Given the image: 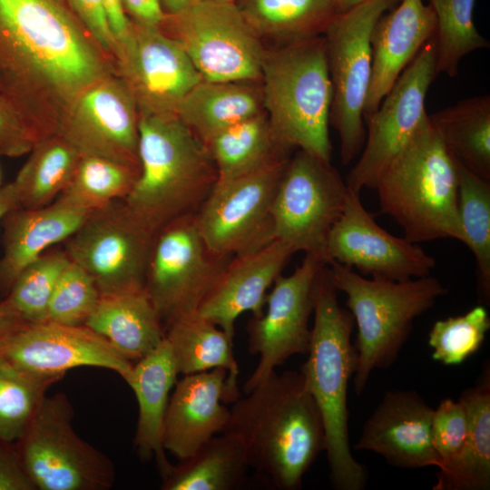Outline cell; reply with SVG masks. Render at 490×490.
Segmentation results:
<instances>
[{
  "mask_svg": "<svg viewBox=\"0 0 490 490\" xmlns=\"http://www.w3.org/2000/svg\"><path fill=\"white\" fill-rule=\"evenodd\" d=\"M113 74L69 0H0V95L37 140L58 133L79 95Z\"/></svg>",
  "mask_w": 490,
  "mask_h": 490,
  "instance_id": "obj_1",
  "label": "cell"
},
{
  "mask_svg": "<svg viewBox=\"0 0 490 490\" xmlns=\"http://www.w3.org/2000/svg\"><path fill=\"white\" fill-rule=\"evenodd\" d=\"M223 432L241 440L249 467L274 488L297 490L318 455L325 431L300 371H273L238 397Z\"/></svg>",
  "mask_w": 490,
  "mask_h": 490,
  "instance_id": "obj_2",
  "label": "cell"
},
{
  "mask_svg": "<svg viewBox=\"0 0 490 490\" xmlns=\"http://www.w3.org/2000/svg\"><path fill=\"white\" fill-rule=\"evenodd\" d=\"M337 291L325 265L316 286L308 358L299 371L322 418L332 486L362 490L368 473L350 449L347 403L348 382L357 368V351L351 341L355 322L349 310L340 307Z\"/></svg>",
  "mask_w": 490,
  "mask_h": 490,
  "instance_id": "obj_3",
  "label": "cell"
},
{
  "mask_svg": "<svg viewBox=\"0 0 490 490\" xmlns=\"http://www.w3.org/2000/svg\"><path fill=\"white\" fill-rule=\"evenodd\" d=\"M140 173L123 200L155 232L196 213L211 191L217 171L204 143L175 113H139Z\"/></svg>",
  "mask_w": 490,
  "mask_h": 490,
  "instance_id": "obj_4",
  "label": "cell"
},
{
  "mask_svg": "<svg viewBox=\"0 0 490 490\" xmlns=\"http://www.w3.org/2000/svg\"><path fill=\"white\" fill-rule=\"evenodd\" d=\"M374 189L381 211L397 221L408 240L455 239L464 242L457 212L456 162L428 114Z\"/></svg>",
  "mask_w": 490,
  "mask_h": 490,
  "instance_id": "obj_5",
  "label": "cell"
},
{
  "mask_svg": "<svg viewBox=\"0 0 490 490\" xmlns=\"http://www.w3.org/2000/svg\"><path fill=\"white\" fill-rule=\"evenodd\" d=\"M260 83L264 112L276 140L330 161L333 90L324 36L266 51Z\"/></svg>",
  "mask_w": 490,
  "mask_h": 490,
  "instance_id": "obj_6",
  "label": "cell"
},
{
  "mask_svg": "<svg viewBox=\"0 0 490 490\" xmlns=\"http://www.w3.org/2000/svg\"><path fill=\"white\" fill-rule=\"evenodd\" d=\"M328 268L333 285L346 295L358 328L353 385L359 395L374 369L394 364L415 319L434 307L447 289L431 275L395 281L368 278L337 262Z\"/></svg>",
  "mask_w": 490,
  "mask_h": 490,
  "instance_id": "obj_7",
  "label": "cell"
},
{
  "mask_svg": "<svg viewBox=\"0 0 490 490\" xmlns=\"http://www.w3.org/2000/svg\"><path fill=\"white\" fill-rule=\"evenodd\" d=\"M74 414L66 395L46 396L16 441L35 490H107L113 486V461L78 436L73 426Z\"/></svg>",
  "mask_w": 490,
  "mask_h": 490,
  "instance_id": "obj_8",
  "label": "cell"
},
{
  "mask_svg": "<svg viewBox=\"0 0 490 490\" xmlns=\"http://www.w3.org/2000/svg\"><path fill=\"white\" fill-rule=\"evenodd\" d=\"M397 1L368 0L338 13L323 33L333 90L329 122L338 132L343 165L361 152L366 140L363 109L372 75V30Z\"/></svg>",
  "mask_w": 490,
  "mask_h": 490,
  "instance_id": "obj_9",
  "label": "cell"
},
{
  "mask_svg": "<svg viewBox=\"0 0 490 490\" xmlns=\"http://www.w3.org/2000/svg\"><path fill=\"white\" fill-rule=\"evenodd\" d=\"M348 191L329 161L298 150L282 172L272 201L273 239L328 265V237Z\"/></svg>",
  "mask_w": 490,
  "mask_h": 490,
  "instance_id": "obj_10",
  "label": "cell"
},
{
  "mask_svg": "<svg viewBox=\"0 0 490 490\" xmlns=\"http://www.w3.org/2000/svg\"><path fill=\"white\" fill-rule=\"evenodd\" d=\"M182 46L204 81L259 82L266 50L237 4L202 0L160 26Z\"/></svg>",
  "mask_w": 490,
  "mask_h": 490,
  "instance_id": "obj_11",
  "label": "cell"
},
{
  "mask_svg": "<svg viewBox=\"0 0 490 490\" xmlns=\"http://www.w3.org/2000/svg\"><path fill=\"white\" fill-rule=\"evenodd\" d=\"M230 258L208 246L195 213L156 231L144 289L164 328L173 319L197 312Z\"/></svg>",
  "mask_w": 490,
  "mask_h": 490,
  "instance_id": "obj_12",
  "label": "cell"
},
{
  "mask_svg": "<svg viewBox=\"0 0 490 490\" xmlns=\"http://www.w3.org/2000/svg\"><path fill=\"white\" fill-rule=\"evenodd\" d=\"M155 233L118 200L89 213L65 240L64 251L101 296L139 290L144 289Z\"/></svg>",
  "mask_w": 490,
  "mask_h": 490,
  "instance_id": "obj_13",
  "label": "cell"
},
{
  "mask_svg": "<svg viewBox=\"0 0 490 490\" xmlns=\"http://www.w3.org/2000/svg\"><path fill=\"white\" fill-rule=\"evenodd\" d=\"M290 157L277 158L235 178L217 179L195 213L199 230L214 252L232 257L274 240L270 210Z\"/></svg>",
  "mask_w": 490,
  "mask_h": 490,
  "instance_id": "obj_14",
  "label": "cell"
},
{
  "mask_svg": "<svg viewBox=\"0 0 490 490\" xmlns=\"http://www.w3.org/2000/svg\"><path fill=\"white\" fill-rule=\"evenodd\" d=\"M434 35L398 76L377 110L367 117L361 155L346 183L355 191L374 189L379 177L427 115L425 101L437 75Z\"/></svg>",
  "mask_w": 490,
  "mask_h": 490,
  "instance_id": "obj_15",
  "label": "cell"
},
{
  "mask_svg": "<svg viewBox=\"0 0 490 490\" xmlns=\"http://www.w3.org/2000/svg\"><path fill=\"white\" fill-rule=\"evenodd\" d=\"M325 265L317 257L306 254L291 274H280L275 279L266 297L265 310L249 321L248 350L251 355L259 356V361L243 385L245 394L289 358L307 355L316 286Z\"/></svg>",
  "mask_w": 490,
  "mask_h": 490,
  "instance_id": "obj_16",
  "label": "cell"
},
{
  "mask_svg": "<svg viewBox=\"0 0 490 490\" xmlns=\"http://www.w3.org/2000/svg\"><path fill=\"white\" fill-rule=\"evenodd\" d=\"M113 61L139 113L176 114L184 96L202 80L177 40L160 26L132 20L116 43Z\"/></svg>",
  "mask_w": 490,
  "mask_h": 490,
  "instance_id": "obj_17",
  "label": "cell"
},
{
  "mask_svg": "<svg viewBox=\"0 0 490 490\" xmlns=\"http://www.w3.org/2000/svg\"><path fill=\"white\" fill-rule=\"evenodd\" d=\"M349 189V188H348ZM331 262L358 270L365 277L402 281L429 276L436 260L418 243L381 228L349 189L345 208L327 242Z\"/></svg>",
  "mask_w": 490,
  "mask_h": 490,
  "instance_id": "obj_18",
  "label": "cell"
},
{
  "mask_svg": "<svg viewBox=\"0 0 490 490\" xmlns=\"http://www.w3.org/2000/svg\"><path fill=\"white\" fill-rule=\"evenodd\" d=\"M0 359L41 376L58 377L79 367L116 372L127 382L133 365L86 326L49 320L24 323L0 338Z\"/></svg>",
  "mask_w": 490,
  "mask_h": 490,
  "instance_id": "obj_19",
  "label": "cell"
},
{
  "mask_svg": "<svg viewBox=\"0 0 490 490\" xmlns=\"http://www.w3.org/2000/svg\"><path fill=\"white\" fill-rule=\"evenodd\" d=\"M138 124L135 100L113 74L79 95L58 133L82 156H98L140 171Z\"/></svg>",
  "mask_w": 490,
  "mask_h": 490,
  "instance_id": "obj_20",
  "label": "cell"
},
{
  "mask_svg": "<svg viewBox=\"0 0 490 490\" xmlns=\"http://www.w3.org/2000/svg\"><path fill=\"white\" fill-rule=\"evenodd\" d=\"M433 408L414 390L387 391L363 425L354 446L401 468L440 466L431 440Z\"/></svg>",
  "mask_w": 490,
  "mask_h": 490,
  "instance_id": "obj_21",
  "label": "cell"
},
{
  "mask_svg": "<svg viewBox=\"0 0 490 490\" xmlns=\"http://www.w3.org/2000/svg\"><path fill=\"white\" fill-rule=\"evenodd\" d=\"M295 252L289 245L273 240L232 256L196 313L233 338L235 321L241 314H262L267 290Z\"/></svg>",
  "mask_w": 490,
  "mask_h": 490,
  "instance_id": "obj_22",
  "label": "cell"
},
{
  "mask_svg": "<svg viewBox=\"0 0 490 490\" xmlns=\"http://www.w3.org/2000/svg\"><path fill=\"white\" fill-rule=\"evenodd\" d=\"M228 373L215 368L183 375L170 395L162 428V446L176 459L191 456L222 433L229 421L226 403Z\"/></svg>",
  "mask_w": 490,
  "mask_h": 490,
  "instance_id": "obj_23",
  "label": "cell"
},
{
  "mask_svg": "<svg viewBox=\"0 0 490 490\" xmlns=\"http://www.w3.org/2000/svg\"><path fill=\"white\" fill-rule=\"evenodd\" d=\"M436 32V16L423 0H401L384 13L371 34L372 75L363 109L373 113L398 76Z\"/></svg>",
  "mask_w": 490,
  "mask_h": 490,
  "instance_id": "obj_24",
  "label": "cell"
},
{
  "mask_svg": "<svg viewBox=\"0 0 490 490\" xmlns=\"http://www.w3.org/2000/svg\"><path fill=\"white\" fill-rule=\"evenodd\" d=\"M88 214L59 199L44 207H18L5 214L2 220L4 253L0 259V294L3 298L27 265L52 245L65 241Z\"/></svg>",
  "mask_w": 490,
  "mask_h": 490,
  "instance_id": "obj_25",
  "label": "cell"
},
{
  "mask_svg": "<svg viewBox=\"0 0 490 490\" xmlns=\"http://www.w3.org/2000/svg\"><path fill=\"white\" fill-rule=\"evenodd\" d=\"M178 375L171 348L164 338L158 348L133 365L126 382L139 407L133 440L135 450L142 460L155 457L162 478L172 466L162 446V428L170 393Z\"/></svg>",
  "mask_w": 490,
  "mask_h": 490,
  "instance_id": "obj_26",
  "label": "cell"
},
{
  "mask_svg": "<svg viewBox=\"0 0 490 490\" xmlns=\"http://www.w3.org/2000/svg\"><path fill=\"white\" fill-rule=\"evenodd\" d=\"M84 326L131 362L150 354L165 338L161 318L144 289L102 295Z\"/></svg>",
  "mask_w": 490,
  "mask_h": 490,
  "instance_id": "obj_27",
  "label": "cell"
},
{
  "mask_svg": "<svg viewBox=\"0 0 490 490\" xmlns=\"http://www.w3.org/2000/svg\"><path fill=\"white\" fill-rule=\"evenodd\" d=\"M259 82L201 80L181 100L176 115L202 142L262 112Z\"/></svg>",
  "mask_w": 490,
  "mask_h": 490,
  "instance_id": "obj_28",
  "label": "cell"
},
{
  "mask_svg": "<svg viewBox=\"0 0 490 490\" xmlns=\"http://www.w3.org/2000/svg\"><path fill=\"white\" fill-rule=\"evenodd\" d=\"M468 416V430L459 454L439 468L434 490H488L490 488V372L484 369L476 384L461 394Z\"/></svg>",
  "mask_w": 490,
  "mask_h": 490,
  "instance_id": "obj_29",
  "label": "cell"
},
{
  "mask_svg": "<svg viewBox=\"0 0 490 490\" xmlns=\"http://www.w3.org/2000/svg\"><path fill=\"white\" fill-rule=\"evenodd\" d=\"M178 374L190 375L215 368L227 371L226 403L240 397L239 364L232 339L211 320L197 313L177 318L164 328Z\"/></svg>",
  "mask_w": 490,
  "mask_h": 490,
  "instance_id": "obj_30",
  "label": "cell"
},
{
  "mask_svg": "<svg viewBox=\"0 0 490 490\" xmlns=\"http://www.w3.org/2000/svg\"><path fill=\"white\" fill-rule=\"evenodd\" d=\"M239 436L222 432L211 438L189 458L172 466L162 478V490H233L249 469Z\"/></svg>",
  "mask_w": 490,
  "mask_h": 490,
  "instance_id": "obj_31",
  "label": "cell"
},
{
  "mask_svg": "<svg viewBox=\"0 0 490 490\" xmlns=\"http://www.w3.org/2000/svg\"><path fill=\"white\" fill-rule=\"evenodd\" d=\"M428 117L454 159L490 181V96L460 100Z\"/></svg>",
  "mask_w": 490,
  "mask_h": 490,
  "instance_id": "obj_32",
  "label": "cell"
},
{
  "mask_svg": "<svg viewBox=\"0 0 490 490\" xmlns=\"http://www.w3.org/2000/svg\"><path fill=\"white\" fill-rule=\"evenodd\" d=\"M203 143L218 180L249 173L277 158L289 156L293 150L276 140L265 112L225 128Z\"/></svg>",
  "mask_w": 490,
  "mask_h": 490,
  "instance_id": "obj_33",
  "label": "cell"
},
{
  "mask_svg": "<svg viewBox=\"0 0 490 490\" xmlns=\"http://www.w3.org/2000/svg\"><path fill=\"white\" fill-rule=\"evenodd\" d=\"M28 153L12 183L20 207L35 209L59 197L82 155L59 133L39 139Z\"/></svg>",
  "mask_w": 490,
  "mask_h": 490,
  "instance_id": "obj_34",
  "label": "cell"
},
{
  "mask_svg": "<svg viewBox=\"0 0 490 490\" xmlns=\"http://www.w3.org/2000/svg\"><path fill=\"white\" fill-rule=\"evenodd\" d=\"M237 5L260 38L279 44L320 35L338 14L332 0H241Z\"/></svg>",
  "mask_w": 490,
  "mask_h": 490,
  "instance_id": "obj_35",
  "label": "cell"
},
{
  "mask_svg": "<svg viewBox=\"0 0 490 490\" xmlns=\"http://www.w3.org/2000/svg\"><path fill=\"white\" fill-rule=\"evenodd\" d=\"M458 173L457 212L464 244L476 264L477 289L481 299H490V181L456 162Z\"/></svg>",
  "mask_w": 490,
  "mask_h": 490,
  "instance_id": "obj_36",
  "label": "cell"
},
{
  "mask_svg": "<svg viewBox=\"0 0 490 490\" xmlns=\"http://www.w3.org/2000/svg\"><path fill=\"white\" fill-rule=\"evenodd\" d=\"M140 171L109 159L84 155L57 199L91 213L114 201L124 200Z\"/></svg>",
  "mask_w": 490,
  "mask_h": 490,
  "instance_id": "obj_37",
  "label": "cell"
},
{
  "mask_svg": "<svg viewBox=\"0 0 490 490\" xmlns=\"http://www.w3.org/2000/svg\"><path fill=\"white\" fill-rule=\"evenodd\" d=\"M475 0H429L436 16V72L454 77L460 61L468 54L488 48L474 22Z\"/></svg>",
  "mask_w": 490,
  "mask_h": 490,
  "instance_id": "obj_38",
  "label": "cell"
},
{
  "mask_svg": "<svg viewBox=\"0 0 490 490\" xmlns=\"http://www.w3.org/2000/svg\"><path fill=\"white\" fill-rule=\"evenodd\" d=\"M60 379L26 372L0 359V437L13 442L20 439L46 391Z\"/></svg>",
  "mask_w": 490,
  "mask_h": 490,
  "instance_id": "obj_39",
  "label": "cell"
},
{
  "mask_svg": "<svg viewBox=\"0 0 490 490\" xmlns=\"http://www.w3.org/2000/svg\"><path fill=\"white\" fill-rule=\"evenodd\" d=\"M70 261L64 250L43 253L20 272L2 300L25 323L45 321L54 288Z\"/></svg>",
  "mask_w": 490,
  "mask_h": 490,
  "instance_id": "obj_40",
  "label": "cell"
},
{
  "mask_svg": "<svg viewBox=\"0 0 490 490\" xmlns=\"http://www.w3.org/2000/svg\"><path fill=\"white\" fill-rule=\"evenodd\" d=\"M489 328L490 318L483 305L436 321L427 340L433 359L446 366L463 363L479 350Z\"/></svg>",
  "mask_w": 490,
  "mask_h": 490,
  "instance_id": "obj_41",
  "label": "cell"
},
{
  "mask_svg": "<svg viewBox=\"0 0 490 490\" xmlns=\"http://www.w3.org/2000/svg\"><path fill=\"white\" fill-rule=\"evenodd\" d=\"M101 293L93 279L70 261L62 273L51 297L46 320L83 326L95 309Z\"/></svg>",
  "mask_w": 490,
  "mask_h": 490,
  "instance_id": "obj_42",
  "label": "cell"
},
{
  "mask_svg": "<svg viewBox=\"0 0 490 490\" xmlns=\"http://www.w3.org/2000/svg\"><path fill=\"white\" fill-rule=\"evenodd\" d=\"M468 430V416L464 404L458 399H442L433 410L430 433L433 447L442 468L461 451Z\"/></svg>",
  "mask_w": 490,
  "mask_h": 490,
  "instance_id": "obj_43",
  "label": "cell"
},
{
  "mask_svg": "<svg viewBox=\"0 0 490 490\" xmlns=\"http://www.w3.org/2000/svg\"><path fill=\"white\" fill-rule=\"evenodd\" d=\"M37 139L15 107L0 95V155L18 157L28 153Z\"/></svg>",
  "mask_w": 490,
  "mask_h": 490,
  "instance_id": "obj_44",
  "label": "cell"
},
{
  "mask_svg": "<svg viewBox=\"0 0 490 490\" xmlns=\"http://www.w3.org/2000/svg\"><path fill=\"white\" fill-rule=\"evenodd\" d=\"M69 3L93 41L113 60L116 43L102 0H69Z\"/></svg>",
  "mask_w": 490,
  "mask_h": 490,
  "instance_id": "obj_45",
  "label": "cell"
},
{
  "mask_svg": "<svg viewBox=\"0 0 490 490\" xmlns=\"http://www.w3.org/2000/svg\"><path fill=\"white\" fill-rule=\"evenodd\" d=\"M0 490H35L21 459L16 442L0 437Z\"/></svg>",
  "mask_w": 490,
  "mask_h": 490,
  "instance_id": "obj_46",
  "label": "cell"
},
{
  "mask_svg": "<svg viewBox=\"0 0 490 490\" xmlns=\"http://www.w3.org/2000/svg\"><path fill=\"white\" fill-rule=\"evenodd\" d=\"M128 17L136 23L161 26L166 15L161 0H122Z\"/></svg>",
  "mask_w": 490,
  "mask_h": 490,
  "instance_id": "obj_47",
  "label": "cell"
},
{
  "mask_svg": "<svg viewBox=\"0 0 490 490\" xmlns=\"http://www.w3.org/2000/svg\"><path fill=\"white\" fill-rule=\"evenodd\" d=\"M102 3L115 43H117L128 33L131 25V19L124 10L122 0H102Z\"/></svg>",
  "mask_w": 490,
  "mask_h": 490,
  "instance_id": "obj_48",
  "label": "cell"
},
{
  "mask_svg": "<svg viewBox=\"0 0 490 490\" xmlns=\"http://www.w3.org/2000/svg\"><path fill=\"white\" fill-rule=\"evenodd\" d=\"M24 323L2 299L0 300V338Z\"/></svg>",
  "mask_w": 490,
  "mask_h": 490,
  "instance_id": "obj_49",
  "label": "cell"
},
{
  "mask_svg": "<svg viewBox=\"0 0 490 490\" xmlns=\"http://www.w3.org/2000/svg\"><path fill=\"white\" fill-rule=\"evenodd\" d=\"M18 207L20 205L13 183L10 182L0 187V222L5 214Z\"/></svg>",
  "mask_w": 490,
  "mask_h": 490,
  "instance_id": "obj_50",
  "label": "cell"
},
{
  "mask_svg": "<svg viewBox=\"0 0 490 490\" xmlns=\"http://www.w3.org/2000/svg\"><path fill=\"white\" fill-rule=\"evenodd\" d=\"M166 15L177 14L202 0H161Z\"/></svg>",
  "mask_w": 490,
  "mask_h": 490,
  "instance_id": "obj_51",
  "label": "cell"
},
{
  "mask_svg": "<svg viewBox=\"0 0 490 490\" xmlns=\"http://www.w3.org/2000/svg\"><path fill=\"white\" fill-rule=\"evenodd\" d=\"M368 0H332L338 13L347 11Z\"/></svg>",
  "mask_w": 490,
  "mask_h": 490,
  "instance_id": "obj_52",
  "label": "cell"
},
{
  "mask_svg": "<svg viewBox=\"0 0 490 490\" xmlns=\"http://www.w3.org/2000/svg\"><path fill=\"white\" fill-rule=\"evenodd\" d=\"M216 1L238 4L241 0H216Z\"/></svg>",
  "mask_w": 490,
  "mask_h": 490,
  "instance_id": "obj_53",
  "label": "cell"
}]
</instances>
